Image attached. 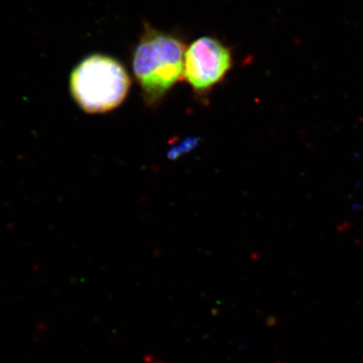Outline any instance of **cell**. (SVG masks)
<instances>
[{
  "instance_id": "6da1fadb",
  "label": "cell",
  "mask_w": 363,
  "mask_h": 363,
  "mask_svg": "<svg viewBox=\"0 0 363 363\" xmlns=\"http://www.w3.org/2000/svg\"><path fill=\"white\" fill-rule=\"evenodd\" d=\"M185 45L176 35L145 26L133 52V73L147 105H156L184 75Z\"/></svg>"
},
{
  "instance_id": "7a4b0ae2",
  "label": "cell",
  "mask_w": 363,
  "mask_h": 363,
  "mask_svg": "<svg viewBox=\"0 0 363 363\" xmlns=\"http://www.w3.org/2000/svg\"><path fill=\"white\" fill-rule=\"evenodd\" d=\"M130 78L123 64L106 55L87 57L71 74L72 96L87 113H105L123 104Z\"/></svg>"
},
{
  "instance_id": "3957f363",
  "label": "cell",
  "mask_w": 363,
  "mask_h": 363,
  "mask_svg": "<svg viewBox=\"0 0 363 363\" xmlns=\"http://www.w3.org/2000/svg\"><path fill=\"white\" fill-rule=\"evenodd\" d=\"M231 66L230 50L219 40L202 37L189 45L185 52L184 77L196 92H206L223 80Z\"/></svg>"
}]
</instances>
